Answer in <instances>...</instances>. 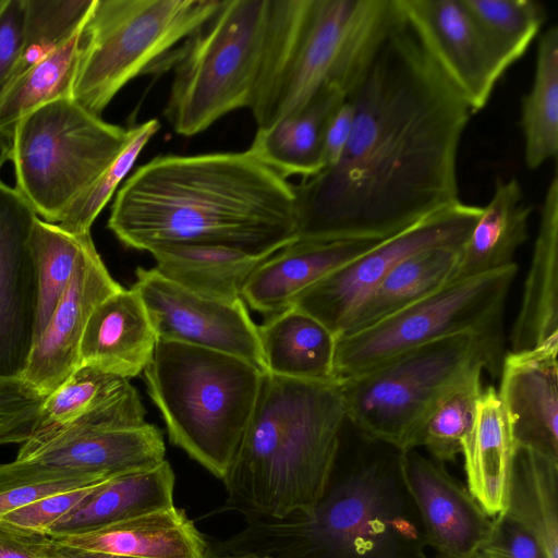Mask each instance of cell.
<instances>
[{
  "label": "cell",
  "instance_id": "26",
  "mask_svg": "<svg viewBox=\"0 0 558 558\" xmlns=\"http://www.w3.org/2000/svg\"><path fill=\"white\" fill-rule=\"evenodd\" d=\"M266 372L310 381H335L337 336L306 312L290 306L257 326Z\"/></svg>",
  "mask_w": 558,
  "mask_h": 558
},
{
  "label": "cell",
  "instance_id": "48",
  "mask_svg": "<svg viewBox=\"0 0 558 558\" xmlns=\"http://www.w3.org/2000/svg\"><path fill=\"white\" fill-rule=\"evenodd\" d=\"M3 0H0V5L2 4Z\"/></svg>",
  "mask_w": 558,
  "mask_h": 558
},
{
  "label": "cell",
  "instance_id": "31",
  "mask_svg": "<svg viewBox=\"0 0 558 558\" xmlns=\"http://www.w3.org/2000/svg\"><path fill=\"white\" fill-rule=\"evenodd\" d=\"M524 162L536 170L558 153V26L541 34L533 83L522 97Z\"/></svg>",
  "mask_w": 558,
  "mask_h": 558
},
{
  "label": "cell",
  "instance_id": "30",
  "mask_svg": "<svg viewBox=\"0 0 558 558\" xmlns=\"http://www.w3.org/2000/svg\"><path fill=\"white\" fill-rule=\"evenodd\" d=\"M505 511L558 558V460L515 447Z\"/></svg>",
  "mask_w": 558,
  "mask_h": 558
},
{
  "label": "cell",
  "instance_id": "18",
  "mask_svg": "<svg viewBox=\"0 0 558 558\" xmlns=\"http://www.w3.org/2000/svg\"><path fill=\"white\" fill-rule=\"evenodd\" d=\"M558 339L504 355L497 390L515 447L558 460Z\"/></svg>",
  "mask_w": 558,
  "mask_h": 558
},
{
  "label": "cell",
  "instance_id": "41",
  "mask_svg": "<svg viewBox=\"0 0 558 558\" xmlns=\"http://www.w3.org/2000/svg\"><path fill=\"white\" fill-rule=\"evenodd\" d=\"M101 483L47 496L3 514L0 519L20 529L45 535L50 525L87 499Z\"/></svg>",
  "mask_w": 558,
  "mask_h": 558
},
{
  "label": "cell",
  "instance_id": "47",
  "mask_svg": "<svg viewBox=\"0 0 558 558\" xmlns=\"http://www.w3.org/2000/svg\"><path fill=\"white\" fill-rule=\"evenodd\" d=\"M11 156V140L4 134L0 133V170L2 166L10 159Z\"/></svg>",
  "mask_w": 558,
  "mask_h": 558
},
{
  "label": "cell",
  "instance_id": "38",
  "mask_svg": "<svg viewBox=\"0 0 558 558\" xmlns=\"http://www.w3.org/2000/svg\"><path fill=\"white\" fill-rule=\"evenodd\" d=\"M159 126L157 119H150L131 128V136L123 149L94 183L70 205L58 225L73 234L90 233L95 219L130 173Z\"/></svg>",
  "mask_w": 558,
  "mask_h": 558
},
{
  "label": "cell",
  "instance_id": "28",
  "mask_svg": "<svg viewBox=\"0 0 558 558\" xmlns=\"http://www.w3.org/2000/svg\"><path fill=\"white\" fill-rule=\"evenodd\" d=\"M156 269L167 279L198 294L222 300L242 299L256 268L271 255H255L225 245H163L149 251Z\"/></svg>",
  "mask_w": 558,
  "mask_h": 558
},
{
  "label": "cell",
  "instance_id": "7",
  "mask_svg": "<svg viewBox=\"0 0 558 558\" xmlns=\"http://www.w3.org/2000/svg\"><path fill=\"white\" fill-rule=\"evenodd\" d=\"M502 333L463 332L402 352L340 383L347 421L371 442L417 448L440 399L476 369L499 376Z\"/></svg>",
  "mask_w": 558,
  "mask_h": 558
},
{
  "label": "cell",
  "instance_id": "16",
  "mask_svg": "<svg viewBox=\"0 0 558 558\" xmlns=\"http://www.w3.org/2000/svg\"><path fill=\"white\" fill-rule=\"evenodd\" d=\"M122 288L88 235L63 294L33 343L21 377L45 397L64 383L78 367L80 343L90 314Z\"/></svg>",
  "mask_w": 558,
  "mask_h": 558
},
{
  "label": "cell",
  "instance_id": "14",
  "mask_svg": "<svg viewBox=\"0 0 558 558\" xmlns=\"http://www.w3.org/2000/svg\"><path fill=\"white\" fill-rule=\"evenodd\" d=\"M405 23L472 113L506 72L461 0H399Z\"/></svg>",
  "mask_w": 558,
  "mask_h": 558
},
{
  "label": "cell",
  "instance_id": "8",
  "mask_svg": "<svg viewBox=\"0 0 558 558\" xmlns=\"http://www.w3.org/2000/svg\"><path fill=\"white\" fill-rule=\"evenodd\" d=\"M270 0H221L156 70L173 73L163 117L182 136L252 105L264 59Z\"/></svg>",
  "mask_w": 558,
  "mask_h": 558
},
{
  "label": "cell",
  "instance_id": "27",
  "mask_svg": "<svg viewBox=\"0 0 558 558\" xmlns=\"http://www.w3.org/2000/svg\"><path fill=\"white\" fill-rule=\"evenodd\" d=\"M337 88L322 90L305 108L269 128L257 129L247 149L283 178L313 177L324 169L323 138L326 125L345 100Z\"/></svg>",
  "mask_w": 558,
  "mask_h": 558
},
{
  "label": "cell",
  "instance_id": "19",
  "mask_svg": "<svg viewBox=\"0 0 558 558\" xmlns=\"http://www.w3.org/2000/svg\"><path fill=\"white\" fill-rule=\"evenodd\" d=\"M383 240L296 239L256 268L243 288L242 299L266 317L282 312L303 291Z\"/></svg>",
  "mask_w": 558,
  "mask_h": 558
},
{
  "label": "cell",
  "instance_id": "10",
  "mask_svg": "<svg viewBox=\"0 0 558 558\" xmlns=\"http://www.w3.org/2000/svg\"><path fill=\"white\" fill-rule=\"evenodd\" d=\"M221 0H94L81 33L72 99L100 117L133 78L160 61Z\"/></svg>",
  "mask_w": 558,
  "mask_h": 558
},
{
  "label": "cell",
  "instance_id": "17",
  "mask_svg": "<svg viewBox=\"0 0 558 558\" xmlns=\"http://www.w3.org/2000/svg\"><path fill=\"white\" fill-rule=\"evenodd\" d=\"M397 472L418 511L425 541L438 558H474L493 520L468 487L444 463L416 448L398 451Z\"/></svg>",
  "mask_w": 558,
  "mask_h": 558
},
{
  "label": "cell",
  "instance_id": "21",
  "mask_svg": "<svg viewBox=\"0 0 558 558\" xmlns=\"http://www.w3.org/2000/svg\"><path fill=\"white\" fill-rule=\"evenodd\" d=\"M558 339V173L554 171L541 207L531 265L510 333L512 352Z\"/></svg>",
  "mask_w": 558,
  "mask_h": 558
},
{
  "label": "cell",
  "instance_id": "44",
  "mask_svg": "<svg viewBox=\"0 0 558 558\" xmlns=\"http://www.w3.org/2000/svg\"><path fill=\"white\" fill-rule=\"evenodd\" d=\"M354 113L353 101L345 98L330 117L323 138L324 169L331 168L339 161L350 137Z\"/></svg>",
  "mask_w": 558,
  "mask_h": 558
},
{
  "label": "cell",
  "instance_id": "20",
  "mask_svg": "<svg viewBox=\"0 0 558 558\" xmlns=\"http://www.w3.org/2000/svg\"><path fill=\"white\" fill-rule=\"evenodd\" d=\"M157 341L141 296L133 288H122L90 314L80 343L78 367L130 379L144 371Z\"/></svg>",
  "mask_w": 558,
  "mask_h": 558
},
{
  "label": "cell",
  "instance_id": "6",
  "mask_svg": "<svg viewBox=\"0 0 558 558\" xmlns=\"http://www.w3.org/2000/svg\"><path fill=\"white\" fill-rule=\"evenodd\" d=\"M169 440L219 480L251 420L263 373L225 352L158 340L144 368Z\"/></svg>",
  "mask_w": 558,
  "mask_h": 558
},
{
  "label": "cell",
  "instance_id": "43",
  "mask_svg": "<svg viewBox=\"0 0 558 558\" xmlns=\"http://www.w3.org/2000/svg\"><path fill=\"white\" fill-rule=\"evenodd\" d=\"M24 20V0H3L0 5V97L22 56Z\"/></svg>",
  "mask_w": 558,
  "mask_h": 558
},
{
  "label": "cell",
  "instance_id": "40",
  "mask_svg": "<svg viewBox=\"0 0 558 558\" xmlns=\"http://www.w3.org/2000/svg\"><path fill=\"white\" fill-rule=\"evenodd\" d=\"M46 397L20 376H0V445L25 442Z\"/></svg>",
  "mask_w": 558,
  "mask_h": 558
},
{
  "label": "cell",
  "instance_id": "39",
  "mask_svg": "<svg viewBox=\"0 0 558 558\" xmlns=\"http://www.w3.org/2000/svg\"><path fill=\"white\" fill-rule=\"evenodd\" d=\"M89 475L68 472L14 459L0 464V517L38 499L65 490L104 482Z\"/></svg>",
  "mask_w": 558,
  "mask_h": 558
},
{
  "label": "cell",
  "instance_id": "32",
  "mask_svg": "<svg viewBox=\"0 0 558 558\" xmlns=\"http://www.w3.org/2000/svg\"><path fill=\"white\" fill-rule=\"evenodd\" d=\"M82 28L9 85L0 97V133L11 140L23 117L51 101L72 98Z\"/></svg>",
  "mask_w": 558,
  "mask_h": 558
},
{
  "label": "cell",
  "instance_id": "2",
  "mask_svg": "<svg viewBox=\"0 0 558 558\" xmlns=\"http://www.w3.org/2000/svg\"><path fill=\"white\" fill-rule=\"evenodd\" d=\"M107 226L138 251L210 244L272 255L298 239L296 195L248 150L159 155L124 180Z\"/></svg>",
  "mask_w": 558,
  "mask_h": 558
},
{
  "label": "cell",
  "instance_id": "1",
  "mask_svg": "<svg viewBox=\"0 0 558 558\" xmlns=\"http://www.w3.org/2000/svg\"><path fill=\"white\" fill-rule=\"evenodd\" d=\"M347 98L355 113L339 161L294 185L299 240H383L460 202L472 112L405 20Z\"/></svg>",
  "mask_w": 558,
  "mask_h": 558
},
{
  "label": "cell",
  "instance_id": "3",
  "mask_svg": "<svg viewBox=\"0 0 558 558\" xmlns=\"http://www.w3.org/2000/svg\"><path fill=\"white\" fill-rule=\"evenodd\" d=\"M347 421L341 387L264 372L235 458L222 480L228 498L215 512L283 519L325 496Z\"/></svg>",
  "mask_w": 558,
  "mask_h": 558
},
{
  "label": "cell",
  "instance_id": "36",
  "mask_svg": "<svg viewBox=\"0 0 558 558\" xmlns=\"http://www.w3.org/2000/svg\"><path fill=\"white\" fill-rule=\"evenodd\" d=\"M130 380L89 366L77 367L43 403L38 422L25 442H36L80 418L117 393Z\"/></svg>",
  "mask_w": 558,
  "mask_h": 558
},
{
  "label": "cell",
  "instance_id": "5",
  "mask_svg": "<svg viewBox=\"0 0 558 558\" xmlns=\"http://www.w3.org/2000/svg\"><path fill=\"white\" fill-rule=\"evenodd\" d=\"M245 520L230 537L207 541V558H427L383 460L345 475L308 512Z\"/></svg>",
  "mask_w": 558,
  "mask_h": 558
},
{
  "label": "cell",
  "instance_id": "11",
  "mask_svg": "<svg viewBox=\"0 0 558 558\" xmlns=\"http://www.w3.org/2000/svg\"><path fill=\"white\" fill-rule=\"evenodd\" d=\"M518 272L511 264L449 282L363 329L337 336L333 379L340 384L409 350L463 333H502L506 300Z\"/></svg>",
  "mask_w": 558,
  "mask_h": 558
},
{
  "label": "cell",
  "instance_id": "15",
  "mask_svg": "<svg viewBox=\"0 0 558 558\" xmlns=\"http://www.w3.org/2000/svg\"><path fill=\"white\" fill-rule=\"evenodd\" d=\"M37 215L0 180V376H22L35 338L38 284L29 248Z\"/></svg>",
  "mask_w": 558,
  "mask_h": 558
},
{
  "label": "cell",
  "instance_id": "9",
  "mask_svg": "<svg viewBox=\"0 0 558 558\" xmlns=\"http://www.w3.org/2000/svg\"><path fill=\"white\" fill-rule=\"evenodd\" d=\"M131 128L104 121L72 98L23 117L11 135L15 190L37 217L59 223L128 143Z\"/></svg>",
  "mask_w": 558,
  "mask_h": 558
},
{
  "label": "cell",
  "instance_id": "13",
  "mask_svg": "<svg viewBox=\"0 0 558 558\" xmlns=\"http://www.w3.org/2000/svg\"><path fill=\"white\" fill-rule=\"evenodd\" d=\"M132 288L141 296L158 340L225 352L266 372L257 325L243 299L222 301L198 294L156 268L138 267Z\"/></svg>",
  "mask_w": 558,
  "mask_h": 558
},
{
  "label": "cell",
  "instance_id": "46",
  "mask_svg": "<svg viewBox=\"0 0 558 558\" xmlns=\"http://www.w3.org/2000/svg\"><path fill=\"white\" fill-rule=\"evenodd\" d=\"M40 548L46 558H133L68 546L47 535L43 536Z\"/></svg>",
  "mask_w": 558,
  "mask_h": 558
},
{
  "label": "cell",
  "instance_id": "22",
  "mask_svg": "<svg viewBox=\"0 0 558 558\" xmlns=\"http://www.w3.org/2000/svg\"><path fill=\"white\" fill-rule=\"evenodd\" d=\"M52 539L76 548L133 558H207L208 550L207 538L185 511L175 506Z\"/></svg>",
  "mask_w": 558,
  "mask_h": 558
},
{
  "label": "cell",
  "instance_id": "12",
  "mask_svg": "<svg viewBox=\"0 0 558 558\" xmlns=\"http://www.w3.org/2000/svg\"><path fill=\"white\" fill-rule=\"evenodd\" d=\"M482 209L460 201L426 217L330 272L299 294L292 305L338 336L354 310L400 262L434 247L460 248Z\"/></svg>",
  "mask_w": 558,
  "mask_h": 558
},
{
  "label": "cell",
  "instance_id": "29",
  "mask_svg": "<svg viewBox=\"0 0 558 558\" xmlns=\"http://www.w3.org/2000/svg\"><path fill=\"white\" fill-rule=\"evenodd\" d=\"M459 250L434 247L400 262L354 310L339 335L371 326L447 284Z\"/></svg>",
  "mask_w": 558,
  "mask_h": 558
},
{
  "label": "cell",
  "instance_id": "35",
  "mask_svg": "<svg viewBox=\"0 0 558 558\" xmlns=\"http://www.w3.org/2000/svg\"><path fill=\"white\" fill-rule=\"evenodd\" d=\"M483 369H476L457 384L435 405L418 437L438 462L453 461L461 453L462 441L471 430L483 391Z\"/></svg>",
  "mask_w": 558,
  "mask_h": 558
},
{
  "label": "cell",
  "instance_id": "33",
  "mask_svg": "<svg viewBox=\"0 0 558 558\" xmlns=\"http://www.w3.org/2000/svg\"><path fill=\"white\" fill-rule=\"evenodd\" d=\"M39 217L34 221L29 248L38 284L35 340L46 328L74 271L85 239Z\"/></svg>",
  "mask_w": 558,
  "mask_h": 558
},
{
  "label": "cell",
  "instance_id": "4",
  "mask_svg": "<svg viewBox=\"0 0 558 558\" xmlns=\"http://www.w3.org/2000/svg\"><path fill=\"white\" fill-rule=\"evenodd\" d=\"M403 22L399 0H270L250 107L257 129L298 113L327 87L350 96Z\"/></svg>",
  "mask_w": 558,
  "mask_h": 558
},
{
  "label": "cell",
  "instance_id": "24",
  "mask_svg": "<svg viewBox=\"0 0 558 558\" xmlns=\"http://www.w3.org/2000/svg\"><path fill=\"white\" fill-rule=\"evenodd\" d=\"M175 476L165 460L145 471L125 473L102 482L82 504L50 525V538L81 534L174 506Z\"/></svg>",
  "mask_w": 558,
  "mask_h": 558
},
{
  "label": "cell",
  "instance_id": "37",
  "mask_svg": "<svg viewBox=\"0 0 558 558\" xmlns=\"http://www.w3.org/2000/svg\"><path fill=\"white\" fill-rule=\"evenodd\" d=\"M93 3L94 0H24L23 50L10 84L75 35Z\"/></svg>",
  "mask_w": 558,
  "mask_h": 558
},
{
  "label": "cell",
  "instance_id": "23",
  "mask_svg": "<svg viewBox=\"0 0 558 558\" xmlns=\"http://www.w3.org/2000/svg\"><path fill=\"white\" fill-rule=\"evenodd\" d=\"M532 210L517 178H497L490 201L483 206L482 214L459 250L449 282L514 264L515 253L529 238Z\"/></svg>",
  "mask_w": 558,
  "mask_h": 558
},
{
  "label": "cell",
  "instance_id": "25",
  "mask_svg": "<svg viewBox=\"0 0 558 558\" xmlns=\"http://www.w3.org/2000/svg\"><path fill=\"white\" fill-rule=\"evenodd\" d=\"M515 445L497 389H483L462 441L466 487L489 517L505 510Z\"/></svg>",
  "mask_w": 558,
  "mask_h": 558
},
{
  "label": "cell",
  "instance_id": "45",
  "mask_svg": "<svg viewBox=\"0 0 558 558\" xmlns=\"http://www.w3.org/2000/svg\"><path fill=\"white\" fill-rule=\"evenodd\" d=\"M43 536L0 519V558H46L40 548Z\"/></svg>",
  "mask_w": 558,
  "mask_h": 558
},
{
  "label": "cell",
  "instance_id": "34",
  "mask_svg": "<svg viewBox=\"0 0 558 558\" xmlns=\"http://www.w3.org/2000/svg\"><path fill=\"white\" fill-rule=\"evenodd\" d=\"M507 71L529 49L546 21L535 0H461Z\"/></svg>",
  "mask_w": 558,
  "mask_h": 558
},
{
  "label": "cell",
  "instance_id": "42",
  "mask_svg": "<svg viewBox=\"0 0 558 558\" xmlns=\"http://www.w3.org/2000/svg\"><path fill=\"white\" fill-rule=\"evenodd\" d=\"M474 558H549L537 538L505 510L494 517L489 534Z\"/></svg>",
  "mask_w": 558,
  "mask_h": 558
}]
</instances>
